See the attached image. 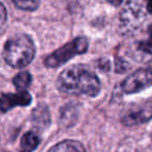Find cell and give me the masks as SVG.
Segmentation results:
<instances>
[{"label":"cell","mask_w":152,"mask_h":152,"mask_svg":"<svg viewBox=\"0 0 152 152\" xmlns=\"http://www.w3.org/2000/svg\"><path fill=\"white\" fill-rule=\"evenodd\" d=\"M152 119V103L143 105L137 110L127 112L121 117V123L125 126H137Z\"/></svg>","instance_id":"cell-6"},{"label":"cell","mask_w":152,"mask_h":152,"mask_svg":"<svg viewBox=\"0 0 152 152\" xmlns=\"http://www.w3.org/2000/svg\"><path fill=\"white\" fill-rule=\"evenodd\" d=\"M131 57L137 63L147 64L152 61V41L147 40L137 42L132 49Z\"/></svg>","instance_id":"cell-8"},{"label":"cell","mask_w":152,"mask_h":152,"mask_svg":"<svg viewBox=\"0 0 152 152\" xmlns=\"http://www.w3.org/2000/svg\"><path fill=\"white\" fill-rule=\"evenodd\" d=\"M99 68H101L103 71H107V70H110V63H108L107 61H99Z\"/></svg>","instance_id":"cell-14"},{"label":"cell","mask_w":152,"mask_h":152,"mask_svg":"<svg viewBox=\"0 0 152 152\" xmlns=\"http://www.w3.org/2000/svg\"><path fill=\"white\" fill-rule=\"evenodd\" d=\"M13 83L19 91H25L31 83V75L28 72H20L14 77Z\"/></svg>","instance_id":"cell-11"},{"label":"cell","mask_w":152,"mask_h":152,"mask_svg":"<svg viewBox=\"0 0 152 152\" xmlns=\"http://www.w3.org/2000/svg\"><path fill=\"white\" fill-rule=\"evenodd\" d=\"M47 152H86L83 145L75 140H65L54 145Z\"/></svg>","instance_id":"cell-9"},{"label":"cell","mask_w":152,"mask_h":152,"mask_svg":"<svg viewBox=\"0 0 152 152\" xmlns=\"http://www.w3.org/2000/svg\"><path fill=\"white\" fill-rule=\"evenodd\" d=\"M31 102V96L28 92L20 91L15 94H5L1 96V110L7 113V110L16 107V106H27Z\"/></svg>","instance_id":"cell-7"},{"label":"cell","mask_w":152,"mask_h":152,"mask_svg":"<svg viewBox=\"0 0 152 152\" xmlns=\"http://www.w3.org/2000/svg\"><path fill=\"white\" fill-rule=\"evenodd\" d=\"M40 137L32 131H28L22 137L20 142V150L21 152H32L38 148L40 144Z\"/></svg>","instance_id":"cell-10"},{"label":"cell","mask_w":152,"mask_h":152,"mask_svg":"<svg viewBox=\"0 0 152 152\" xmlns=\"http://www.w3.org/2000/svg\"><path fill=\"white\" fill-rule=\"evenodd\" d=\"M148 34H149V37H150L149 40L152 41V25H150L149 27H148Z\"/></svg>","instance_id":"cell-18"},{"label":"cell","mask_w":152,"mask_h":152,"mask_svg":"<svg viewBox=\"0 0 152 152\" xmlns=\"http://www.w3.org/2000/svg\"><path fill=\"white\" fill-rule=\"evenodd\" d=\"M88 48H89V43L87 39L83 37H78L48 55L45 58L44 64L47 68H57L75 55L86 53Z\"/></svg>","instance_id":"cell-4"},{"label":"cell","mask_w":152,"mask_h":152,"mask_svg":"<svg viewBox=\"0 0 152 152\" xmlns=\"http://www.w3.org/2000/svg\"><path fill=\"white\" fill-rule=\"evenodd\" d=\"M147 5H148V7H148V12L152 14V0H148Z\"/></svg>","instance_id":"cell-17"},{"label":"cell","mask_w":152,"mask_h":152,"mask_svg":"<svg viewBox=\"0 0 152 152\" xmlns=\"http://www.w3.org/2000/svg\"><path fill=\"white\" fill-rule=\"evenodd\" d=\"M126 69H127L126 61L118 58V61H116V71H118L119 73H122V72L126 71Z\"/></svg>","instance_id":"cell-13"},{"label":"cell","mask_w":152,"mask_h":152,"mask_svg":"<svg viewBox=\"0 0 152 152\" xmlns=\"http://www.w3.org/2000/svg\"><path fill=\"white\" fill-rule=\"evenodd\" d=\"M106 1L110 2L112 5H114V7H119L123 2V0H106Z\"/></svg>","instance_id":"cell-16"},{"label":"cell","mask_w":152,"mask_h":152,"mask_svg":"<svg viewBox=\"0 0 152 152\" xmlns=\"http://www.w3.org/2000/svg\"><path fill=\"white\" fill-rule=\"evenodd\" d=\"M36 55L34 41L27 34H16L5 42L2 56L5 63L13 68H24L32 61Z\"/></svg>","instance_id":"cell-2"},{"label":"cell","mask_w":152,"mask_h":152,"mask_svg":"<svg viewBox=\"0 0 152 152\" xmlns=\"http://www.w3.org/2000/svg\"><path fill=\"white\" fill-rule=\"evenodd\" d=\"M152 86V66L139 69L125 78L121 83V89L125 94H134Z\"/></svg>","instance_id":"cell-5"},{"label":"cell","mask_w":152,"mask_h":152,"mask_svg":"<svg viewBox=\"0 0 152 152\" xmlns=\"http://www.w3.org/2000/svg\"><path fill=\"white\" fill-rule=\"evenodd\" d=\"M1 15H2V17H1V25H4L5 23V19H7V11H5V7L4 5H1Z\"/></svg>","instance_id":"cell-15"},{"label":"cell","mask_w":152,"mask_h":152,"mask_svg":"<svg viewBox=\"0 0 152 152\" xmlns=\"http://www.w3.org/2000/svg\"><path fill=\"white\" fill-rule=\"evenodd\" d=\"M147 0H127L120 14L119 29L121 34H128L135 31L146 19Z\"/></svg>","instance_id":"cell-3"},{"label":"cell","mask_w":152,"mask_h":152,"mask_svg":"<svg viewBox=\"0 0 152 152\" xmlns=\"http://www.w3.org/2000/svg\"><path fill=\"white\" fill-rule=\"evenodd\" d=\"M14 4L24 11H36L40 5V0H13Z\"/></svg>","instance_id":"cell-12"},{"label":"cell","mask_w":152,"mask_h":152,"mask_svg":"<svg viewBox=\"0 0 152 152\" xmlns=\"http://www.w3.org/2000/svg\"><path fill=\"white\" fill-rule=\"evenodd\" d=\"M56 88L64 94L95 97L101 90V83L97 75L86 66L72 65L58 75Z\"/></svg>","instance_id":"cell-1"}]
</instances>
